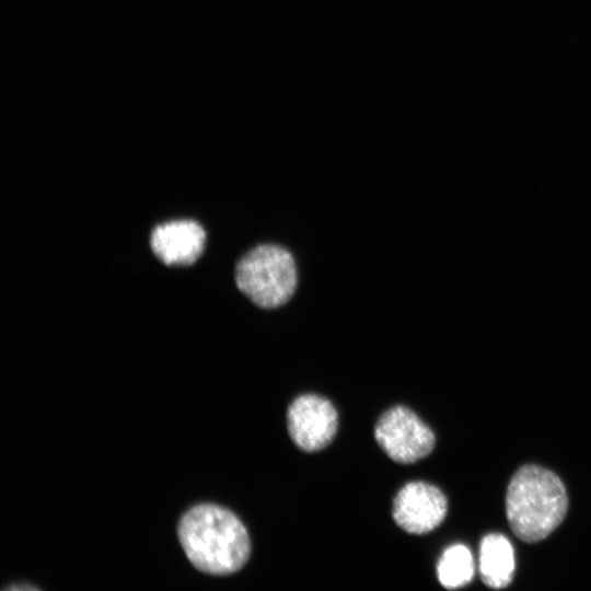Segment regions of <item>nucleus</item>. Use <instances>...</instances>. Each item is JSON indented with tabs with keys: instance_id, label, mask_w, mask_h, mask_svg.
I'll list each match as a JSON object with an SVG mask.
<instances>
[{
	"instance_id": "obj_2",
	"label": "nucleus",
	"mask_w": 591,
	"mask_h": 591,
	"mask_svg": "<svg viewBox=\"0 0 591 591\" xmlns=\"http://www.w3.org/2000/svg\"><path fill=\"white\" fill-rule=\"evenodd\" d=\"M568 508L565 486L553 472L522 466L511 478L506 496L509 525L521 541L535 543L547 537L563 521Z\"/></svg>"
},
{
	"instance_id": "obj_7",
	"label": "nucleus",
	"mask_w": 591,
	"mask_h": 591,
	"mask_svg": "<svg viewBox=\"0 0 591 591\" xmlns=\"http://www.w3.org/2000/svg\"><path fill=\"white\" fill-rule=\"evenodd\" d=\"M206 233L193 220H174L157 225L150 236L155 256L165 265L187 266L197 260L205 246Z\"/></svg>"
},
{
	"instance_id": "obj_1",
	"label": "nucleus",
	"mask_w": 591,
	"mask_h": 591,
	"mask_svg": "<svg viewBox=\"0 0 591 591\" xmlns=\"http://www.w3.org/2000/svg\"><path fill=\"white\" fill-rule=\"evenodd\" d=\"M177 533L189 561L205 573H233L250 558L248 533L241 520L224 507L194 506L181 518Z\"/></svg>"
},
{
	"instance_id": "obj_8",
	"label": "nucleus",
	"mask_w": 591,
	"mask_h": 591,
	"mask_svg": "<svg viewBox=\"0 0 591 591\" xmlns=\"http://www.w3.org/2000/svg\"><path fill=\"white\" fill-rule=\"evenodd\" d=\"M479 572L484 583L493 589L507 587L514 573V552L502 534L486 535L479 547Z\"/></svg>"
},
{
	"instance_id": "obj_3",
	"label": "nucleus",
	"mask_w": 591,
	"mask_h": 591,
	"mask_svg": "<svg viewBox=\"0 0 591 591\" xmlns=\"http://www.w3.org/2000/svg\"><path fill=\"white\" fill-rule=\"evenodd\" d=\"M235 281L240 291L257 306L279 308L297 288L293 256L277 244L258 245L237 262Z\"/></svg>"
},
{
	"instance_id": "obj_9",
	"label": "nucleus",
	"mask_w": 591,
	"mask_h": 591,
	"mask_svg": "<svg viewBox=\"0 0 591 591\" xmlns=\"http://www.w3.org/2000/svg\"><path fill=\"white\" fill-rule=\"evenodd\" d=\"M474 571L472 553L462 544L448 547L437 567L438 579L447 589H456L467 584L473 579Z\"/></svg>"
},
{
	"instance_id": "obj_4",
	"label": "nucleus",
	"mask_w": 591,
	"mask_h": 591,
	"mask_svg": "<svg viewBox=\"0 0 591 591\" xmlns=\"http://www.w3.org/2000/svg\"><path fill=\"white\" fill-rule=\"evenodd\" d=\"M374 437L386 455L402 464L427 456L436 441L432 430L405 406L386 410L375 425Z\"/></svg>"
},
{
	"instance_id": "obj_5",
	"label": "nucleus",
	"mask_w": 591,
	"mask_h": 591,
	"mask_svg": "<svg viewBox=\"0 0 591 591\" xmlns=\"http://www.w3.org/2000/svg\"><path fill=\"white\" fill-rule=\"evenodd\" d=\"M287 422L290 438L303 451L313 452L331 443L338 427L333 404L315 394L298 396L289 406Z\"/></svg>"
},
{
	"instance_id": "obj_10",
	"label": "nucleus",
	"mask_w": 591,
	"mask_h": 591,
	"mask_svg": "<svg viewBox=\"0 0 591 591\" xmlns=\"http://www.w3.org/2000/svg\"><path fill=\"white\" fill-rule=\"evenodd\" d=\"M9 589H13V590H20V589L28 590V589H32V590H34V589H37V588L34 587V586H22V587L21 586H14V587H10Z\"/></svg>"
},
{
	"instance_id": "obj_6",
	"label": "nucleus",
	"mask_w": 591,
	"mask_h": 591,
	"mask_svg": "<svg viewBox=\"0 0 591 591\" xmlns=\"http://www.w3.org/2000/svg\"><path fill=\"white\" fill-rule=\"evenodd\" d=\"M447 510V498L438 487L425 482H412L397 493L393 519L410 534H425L440 525Z\"/></svg>"
}]
</instances>
